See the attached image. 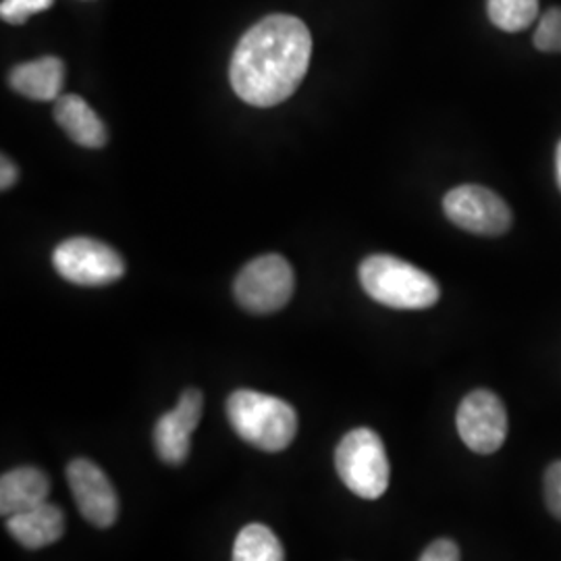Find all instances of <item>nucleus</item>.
<instances>
[{
    "label": "nucleus",
    "mask_w": 561,
    "mask_h": 561,
    "mask_svg": "<svg viewBox=\"0 0 561 561\" xmlns=\"http://www.w3.org/2000/svg\"><path fill=\"white\" fill-rule=\"evenodd\" d=\"M55 268L62 279L83 287H101L125 275V261L111 245L92 238H71L55 250Z\"/></svg>",
    "instance_id": "obj_6"
},
{
    "label": "nucleus",
    "mask_w": 561,
    "mask_h": 561,
    "mask_svg": "<svg viewBox=\"0 0 561 561\" xmlns=\"http://www.w3.org/2000/svg\"><path fill=\"white\" fill-rule=\"evenodd\" d=\"M204 396L201 389H185L178 408L167 412L154 426V449L164 463L181 466L192 449V433L201 424Z\"/></svg>",
    "instance_id": "obj_10"
},
{
    "label": "nucleus",
    "mask_w": 561,
    "mask_h": 561,
    "mask_svg": "<svg viewBox=\"0 0 561 561\" xmlns=\"http://www.w3.org/2000/svg\"><path fill=\"white\" fill-rule=\"evenodd\" d=\"M545 502L551 514L561 520V460L551 463L545 474Z\"/></svg>",
    "instance_id": "obj_19"
},
{
    "label": "nucleus",
    "mask_w": 561,
    "mask_h": 561,
    "mask_svg": "<svg viewBox=\"0 0 561 561\" xmlns=\"http://www.w3.org/2000/svg\"><path fill=\"white\" fill-rule=\"evenodd\" d=\"M556 175H558V185H560L561 192V140L558 144V150H556Z\"/></svg>",
    "instance_id": "obj_22"
},
{
    "label": "nucleus",
    "mask_w": 561,
    "mask_h": 561,
    "mask_svg": "<svg viewBox=\"0 0 561 561\" xmlns=\"http://www.w3.org/2000/svg\"><path fill=\"white\" fill-rule=\"evenodd\" d=\"M443 210L454 225L477 236H502L512 227L510 206L482 185L454 187L443 201Z\"/></svg>",
    "instance_id": "obj_7"
},
{
    "label": "nucleus",
    "mask_w": 561,
    "mask_h": 561,
    "mask_svg": "<svg viewBox=\"0 0 561 561\" xmlns=\"http://www.w3.org/2000/svg\"><path fill=\"white\" fill-rule=\"evenodd\" d=\"M364 291L396 310H424L442 298L437 280L410 262L391 254H375L360 264Z\"/></svg>",
    "instance_id": "obj_3"
},
{
    "label": "nucleus",
    "mask_w": 561,
    "mask_h": 561,
    "mask_svg": "<svg viewBox=\"0 0 561 561\" xmlns=\"http://www.w3.org/2000/svg\"><path fill=\"white\" fill-rule=\"evenodd\" d=\"M227 419L243 442L268 454L287 449L298 433V414L287 401L252 389L229 396Z\"/></svg>",
    "instance_id": "obj_2"
},
{
    "label": "nucleus",
    "mask_w": 561,
    "mask_h": 561,
    "mask_svg": "<svg viewBox=\"0 0 561 561\" xmlns=\"http://www.w3.org/2000/svg\"><path fill=\"white\" fill-rule=\"evenodd\" d=\"M67 482L81 516L96 528H111L119 518V497L111 479L94 461L73 460L67 466Z\"/></svg>",
    "instance_id": "obj_9"
},
{
    "label": "nucleus",
    "mask_w": 561,
    "mask_h": 561,
    "mask_svg": "<svg viewBox=\"0 0 561 561\" xmlns=\"http://www.w3.org/2000/svg\"><path fill=\"white\" fill-rule=\"evenodd\" d=\"M9 535L25 549H42L65 535V514L59 505L44 502L7 518Z\"/></svg>",
    "instance_id": "obj_11"
},
{
    "label": "nucleus",
    "mask_w": 561,
    "mask_h": 561,
    "mask_svg": "<svg viewBox=\"0 0 561 561\" xmlns=\"http://www.w3.org/2000/svg\"><path fill=\"white\" fill-rule=\"evenodd\" d=\"M312 57V36L294 15H268L252 25L231 57L229 80L241 101L268 108L300 85Z\"/></svg>",
    "instance_id": "obj_1"
},
{
    "label": "nucleus",
    "mask_w": 561,
    "mask_h": 561,
    "mask_svg": "<svg viewBox=\"0 0 561 561\" xmlns=\"http://www.w3.org/2000/svg\"><path fill=\"white\" fill-rule=\"evenodd\" d=\"M296 289L291 264L279 254L248 262L236 279V300L252 314H273L287 306Z\"/></svg>",
    "instance_id": "obj_5"
},
{
    "label": "nucleus",
    "mask_w": 561,
    "mask_h": 561,
    "mask_svg": "<svg viewBox=\"0 0 561 561\" xmlns=\"http://www.w3.org/2000/svg\"><path fill=\"white\" fill-rule=\"evenodd\" d=\"M486 13L503 32H522L539 18V0H486Z\"/></svg>",
    "instance_id": "obj_16"
},
{
    "label": "nucleus",
    "mask_w": 561,
    "mask_h": 561,
    "mask_svg": "<svg viewBox=\"0 0 561 561\" xmlns=\"http://www.w3.org/2000/svg\"><path fill=\"white\" fill-rule=\"evenodd\" d=\"M335 468L343 484L362 500H379L389 486V458L373 428L350 431L335 451Z\"/></svg>",
    "instance_id": "obj_4"
},
{
    "label": "nucleus",
    "mask_w": 561,
    "mask_h": 561,
    "mask_svg": "<svg viewBox=\"0 0 561 561\" xmlns=\"http://www.w3.org/2000/svg\"><path fill=\"white\" fill-rule=\"evenodd\" d=\"M55 0H2L0 4V18L7 23L21 25L32 15L48 11Z\"/></svg>",
    "instance_id": "obj_18"
},
{
    "label": "nucleus",
    "mask_w": 561,
    "mask_h": 561,
    "mask_svg": "<svg viewBox=\"0 0 561 561\" xmlns=\"http://www.w3.org/2000/svg\"><path fill=\"white\" fill-rule=\"evenodd\" d=\"M535 46L542 53H561V9H549L535 32Z\"/></svg>",
    "instance_id": "obj_17"
},
{
    "label": "nucleus",
    "mask_w": 561,
    "mask_h": 561,
    "mask_svg": "<svg viewBox=\"0 0 561 561\" xmlns=\"http://www.w3.org/2000/svg\"><path fill=\"white\" fill-rule=\"evenodd\" d=\"M55 121L60 129L83 148H102L108 134L96 111L76 94H62L55 104Z\"/></svg>",
    "instance_id": "obj_14"
},
{
    "label": "nucleus",
    "mask_w": 561,
    "mask_h": 561,
    "mask_svg": "<svg viewBox=\"0 0 561 561\" xmlns=\"http://www.w3.org/2000/svg\"><path fill=\"white\" fill-rule=\"evenodd\" d=\"M458 433L474 454H495L507 437V412L503 401L486 389L468 393L458 408Z\"/></svg>",
    "instance_id": "obj_8"
},
{
    "label": "nucleus",
    "mask_w": 561,
    "mask_h": 561,
    "mask_svg": "<svg viewBox=\"0 0 561 561\" xmlns=\"http://www.w3.org/2000/svg\"><path fill=\"white\" fill-rule=\"evenodd\" d=\"M50 479L41 468L23 466L2 474L0 479V514L4 518L27 512L46 502Z\"/></svg>",
    "instance_id": "obj_12"
},
{
    "label": "nucleus",
    "mask_w": 561,
    "mask_h": 561,
    "mask_svg": "<svg viewBox=\"0 0 561 561\" xmlns=\"http://www.w3.org/2000/svg\"><path fill=\"white\" fill-rule=\"evenodd\" d=\"M233 561H285V551L268 526L248 524L233 545Z\"/></svg>",
    "instance_id": "obj_15"
},
{
    "label": "nucleus",
    "mask_w": 561,
    "mask_h": 561,
    "mask_svg": "<svg viewBox=\"0 0 561 561\" xmlns=\"http://www.w3.org/2000/svg\"><path fill=\"white\" fill-rule=\"evenodd\" d=\"M419 561H460V547L449 539L431 542Z\"/></svg>",
    "instance_id": "obj_20"
},
{
    "label": "nucleus",
    "mask_w": 561,
    "mask_h": 561,
    "mask_svg": "<svg viewBox=\"0 0 561 561\" xmlns=\"http://www.w3.org/2000/svg\"><path fill=\"white\" fill-rule=\"evenodd\" d=\"M11 88L32 101H59L65 83V65L59 57H42L18 65L9 73Z\"/></svg>",
    "instance_id": "obj_13"
},
{
    "label": "nucleus",
    "mask_w": 561,
    "mask_h": 561,
    "mask_svg": "<svg viewBox=\"0 0 561 561\" xmlns=\"http://www.w3.org/2000/svg\"><path fill=\"white\" fill-rule=\"evenodd\" d=\"M15 181H18V167L13 164L11 159L2 157V161H0V187L9 190V187L15 185Z\"/></svg>",
    "instance_id": "obj_21"
}]
</instances>
